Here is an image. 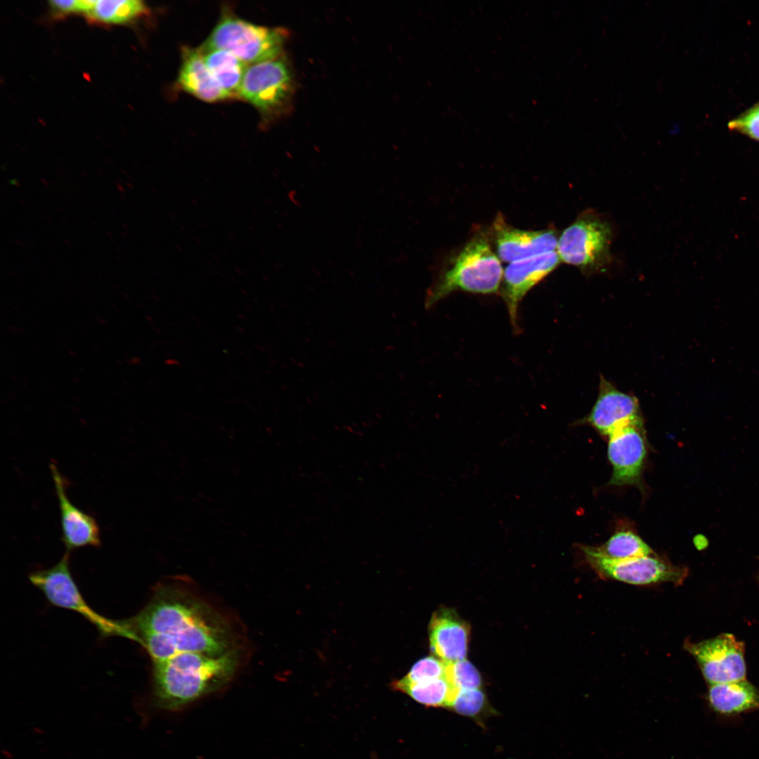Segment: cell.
<instances>
[{
  "mask_svg": "<svg viewBox=\"0 0 759 759\" xmlns=\"http://www.w3.org/2000/svg\"><path fill=\"white\" fill-rule=\"evenodd\" d=\"M239 658L236 647L221 655L182 652L153 663L155 703L174 711L220 689L233 677Z\"/></svg>",
  "mask_w": 759,
  "mask_h": 759,
  "instance_id": "7a4b0ae2",
  "label": "cell"
},
{
  "mask_svg": "<svg viewBox=\"0 0 759 759\" xmlns=\"http://www.w3.org/2000/svg\"><path fill=\"white\" fill-rule=\"evenodd\" d=\"M446 677L458 691L482 687V678L479 670L466 659L447 663Z\"/></svg>",
  "mask_w": 759,
  "mask_h": 759,
  "instance_id": "cb8c5ba5",
  "label": "cell"
},
{
  "mask_svg": "<svg viewBox=\"0 0 759 759\" xmlns=\"http://www.w3.org/2000/svg\"><path fill=\"white\" fill-rule=\"evenodd\" d=\"M293 90L290 69L286 61L278 57L247 67L239 96L251 103L263 117L268 119L286 110Z\"/></svg>",
  "mask_w": 759,
  "mask_h": 759,
  "instance_id": "ba28073f",
  "label": "cell"
},
{
  "mask_svg": "<svg viewBox=\"0 0 759 759\" xmlns=\"http://www.w3.org/2000/svg\"><path fill=\"white\" fill-rule=\"evenodd\" d=\"M456 713L481 720L494 712L481 689L460 690L448 708Z\"/></svg>",
  "mask_w": 759,
  "mask_h": 759,
  "instance_id": "7402d4cb",
  "label": "cell"
},
{
  "mask_svg": "<svg viewBox=\"0 0 759 759\" xmlns=\"http://www.w3.org/2000/svg\"><path fill=\"white\" fill-rule=\"evenodd\" d=\"M611 238L605 220L590 212L582 214L558 238L560 261L584 273L604 270L610 261Z\"/></svg>",
  "mask_w": 759,
  "mask_h": 759,
  "instance_id": "8992f818",
  "label": "cell"
},
{
  "mask_svg": "<svg viewBox=\"0 0 759 759\" xmlns=\"http://www.w3.org/2000/svg\"><path fill=\"white\" fill-rule=\"evenodd\" d=\"M728 127L759 141V102L729 121Z\"/></svg>",
  "mask_w": 759,
  "mask_h": 759,
  "instance_id": "d4e9b609",
  "label": "cell"
},
{
  "mask_svg": "<svg viewBox=\"0 0 759 759\" xmlns=\"http://www.w3.org/2000/svg\"><path fill=\"white\" fill-rule=\"evenodd\" d=\"M581 422L608 437L622 428L643 423L637 397L618 389L604 377H600L596 401Z\"/></svg>",
  "mask_w": 759,
  "mask_h": 759,
  "instance_id": "8fae6325",
  "label": "cell"
},
{
  "mask_svg": "<svg viewBox=\"0 0 759 759\" xmlns=\"http://www.w3.org/2000/svg\"><path fill=\"white\" fill-rule=\"evenodd\" d=\"M153 663L182 652L221 655L236 648L226 620L205 602L170 586L157 588L148 604L126 619Z\"/></svg>",
  "mask_w": 759,
  "mask_h": 759,
  "instance_id": "6da1fadb",
  "label": "cell"
},
{
  "mask_svg": "<svg viewBox=\"0 0 759 759\" xmlns=\"http://www.w3.org/2000/svg\"><path fill=\"white\" fill-rule=\"evenodd\" d=\"M70 552L54 566L32 572L29 580L52 605L74 611L93 624L103 637H122L134 641L127 620H112L93 610L86 602L70 569Z\"/></svg>",
  "mask_w": 759,
  "mask_h": 759,
  "instance_id": "277c9868",
  "label": "cell"
},
{
  "mask_svg": "<svg viewBox=\"0 0 759 759\" xmlns=\"http://www.w3.org/2000/svg\"><path fill=\"white\" fill-rule=\"evenodd\" d=\"M285 39L283 29L257 25L225 12L200 49L226 50L252 65L280 57Z\"/></svg>",
  "mask_w": 759,
  "mask_h": 759,
  "instance_id": "5b68a950",
  "label": "cell"
},
{
  "mask_svg": "<svg viewBox=\"0 0 759 759\" xmlns=\"http://www.w3.org/2000/svg\"><path fill=\"white\" fill-rule=\"evenodd\" d=\"M93 0H54L49 1L53 14L64 16L73 13L86 14L94 4Z\"/></svg>",
  "mask_w": 759,
  "mask_h": 759,
  "instance_id": "484cf974",
  "label": "cell"
},
{
  "mask_svg": "<svg viewBox=\"0 0 759 759\" xmlns=\"http://www.w3.org/2000/svg\"><path fill=\"white\" fill-rule=\"evenodd\" d=\"M502 266L488 238L475 234L442 270L428 288L424 299L427 309L455 291L481 294H495L501 287Z\"/></svg>",
  "mask_w": 759,
  "mask_h": 759,
  "instance_id": "3957f363",
  "label": "cell"
},
{
  "mask_svg": "<svg viewBox=\"0 0 759 759\" xmlns=\"http://www.w3.org/2000/svg\"><path fill=\"white\" fill-rule=\"evenodd\" d=\"M561 262L557 250L508 264L503 271L500 292L513 328L518 330L519 306L525 295Z\"/></svg>",
  "mask_w": 759,
  "mask_h": 759,
  "instance_id": "30bf717a",
  "label": "cell"
},
{
  "mask_svg": "<svg viewBox=\"0 0 759 759\" xmlns=\"http://www.w3.org/2000/svg\"><path fill=\"white\" fill-rule=\"evenodd\" d=\"M581 550L586 562L602 579L640 586L666 583L679 585L688 575L687 568L674 565L654 554L616 560L599 554L593 546L583 545Z\"/></svg>",
  "mask_w": 759,
  "mask_h": 759,
  "instance_id": "52a82bcc",
  "label": "cell"
},
{
  "mask_svg": "<svg viewBox=\"0 0 759 759\" xmlns=\"http://www.w3.org/2000/svg\"><path fill=\"white\" fill-rule=\"evenodd\" d=\"M181 51V64L177 78L181 89L208 103L233 98L212 75L200 49L184 46Z\"/></svg>",
  "mask_w": 759,
  "mask_h": 759,
  "instance_id": "2e32d148",
  "label": "cell"
},
{
  "mask_svg": "<svg viewBox=\"0 0 759 759\" xmlns=\"http://www.w3.org/2000/svg\"><path fill=\"white\" fill-rule=\"evenodd\" d=\"M145 4L139 0H99L85 15L90 21L100 24H124L148 14Z\"/></svg>",
  "mask_w": 759,
  "mask_h": 759,
  "instance_id": "ffe728a7",
  "label": "cell"
},
{
  "mask_svg": "<svg viewBox=\"0 0 759 759\" xmlns=\"http://www.w3.org/2000/svg\"><path fill=\"white\" fill-rule=\"evenodd\" d=\"M391 686L426 706L449 708L458 690L447 677L427 682L403 684L397 680Z\"/></svg>",
  "mask_w": 759,
  "mask_h": 759,
  "instance_id": "d6986e66",
  "label": "cell"
},
{
  "mask_svg": "<svg viewBox=\"0 0 759 759\" xmlns=\"http://www.w3.org/2000/svg\"><path fill=\"white\" fill-rule=\"evenodd\" d=\"M646 454L643 423L625 427L609 436L608 458L613 472L609 484L623 486L639 483Z\"/></svg>",
  "mask_w": 759,
  "mask_h": 759,
  "instance_id": "7c38bea8",
  "label": "cell"
},
{
  "mask_svg": "<svg viewBox=\"0 0 759 759\" xmlns=\"http://www.w3.org/2000/svg\"><path fill=\"white\" fill-rule=\"evenodd\" d=\"M492 231L498 257L509 264L557 249L554 231L518 229L507 223L500 213L492 224Z\"/></svg>",
  "mask_w": 759,
  "mask_h": 759,
  "instance_id": "4fadbf2b",
  "label": "cell"
},
{
  "mask_svg": "<svg viewBox=\"0 0 759 759\" xmlns=\"http://www.w3.org/2000/svg\"><path fill=\"white\" fill-rule=\"evenodd\" d=\"M707 700L715 713L735 715L759 710V689L742 680L709 685Z\"/></svg>",
  "mask_w": 759,
  "mask_h": 759,
  "instance_id": "e0dca14e",
  "label": "cell"
},
{
  "mask_svg": "<svg viewBox=\"0 0 759 759\" xmlns=\"http://www.w3.org/2000/svg\"><path fill=\"white\" fill-rule=\"evenodd\" d=\"M429 647L433 654L446 663L466 659L470 626L450 608L434 611L428 626Z\"/></svg>",
  "mask_w": 759,
  "mask_h": 759,
  "instance_id": "9a60e30c",
  "label": "cell"
},
{
  "mask_svg": "<svg viewBox=\"0 0 759 759\" xmlns=\"http://www.w3.org/2000/svg\"><path fill=\"white\" fill-rule=\"evenodd\" d=\"M446 662L435 656H426L417 661L408 673L397 681L412 684L444 677H446Z\"/></svg>",
  "mask_w": 759,
  "mask_h": 759,
  "instance_id": "603a6c76",
  "label": "cell"
},
{
  "mask_svg": "<svg viewBox=\"0 0 759 759\" xmlns=\"http://www.w3.org/2000/svg\"><path fill=\"white\" fill-rule=\"evenodd\" d=\"M685 650L696 660L709 685L746 680L744 643L731 633L699 642L685 641Z\"/></svg>",
  "mask_w": 759,
  "mask_h": 759,
  "instance_id": "9c48e42d",
  "label": "cell"
},
{
  "mask_svg": "<svg viewBox=\"0 0 759 759\" xmlns=\"http://www.w3.org/2000/svg\"><path fill=\"white\" fill-rule=\"evenodd\" d=\"M60 514L62 542L66 552L100 546V532L96 520L71 502L66 492L65 481L57 465L50 464Z\"/></svg>",
  "mask_w": 759,
  "mask_h": 759,
  "instance_id": "5bb4252c",
  "label": "cell"
},
{
  "mask_svg": "<svg viewBox=\"0 0 759 759\" xmlns=\"http://www.w3.org/2000/svg\"><path fill=\"white\" fill-rule=\"evenodd\" d=\"M593 547L599 554L616 560L629 559L654 554L649 545L630 531H618L602 546Z\"/></svg>",
  "mask_w": 759,
  "mask_h": 759,
  "instance_id": "44dd1931",
  "label": "cell"
},
{
  "mask_svg": "<svg viewBox=\"0 0 759 759\" xmlns=\"http://www.w3.org/2000/svg\"><path fill=\"white\" fill-rule=\"evenodd\" d=\"M204 61L223 89L232 98L239 96L247 64L223 49H200Z\"/></svg>",
  "mask_w": 759,
  "mask_h": 759,
  "instance_id": "ac0fdd59",
  "label": "cell"
}]
</instances>
